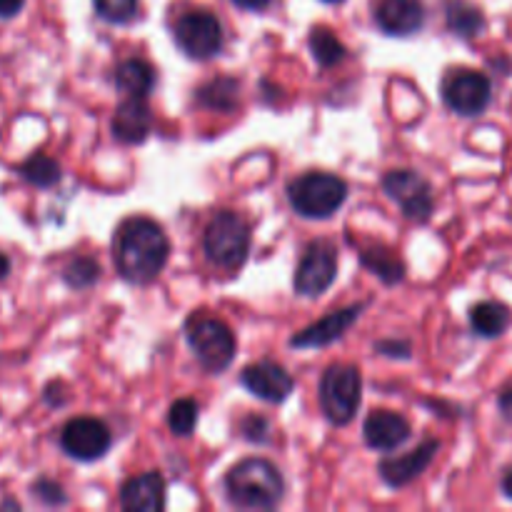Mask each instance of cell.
Returning a JSON list of instances; mask_svg holds the SVG:
<instances>
[{
    "instance_id": "6da1fadb",
    "label": "cell",
    "mask_w": 512,
    "mask_h": 512,
    "mask_svg": "<svg viewBox=\"0 0 512 512\" xmlns=\"http://www.w3.org/2000/svg\"><path fill=\"white\" fill-rule=\"evenodd\" d=\"M170 258L165 230L150 218H128L113 238V263L128 283L148 285L163 273Z\"/></svg>"
},
{
    "instance_id": "7a4b0ae2",
    "label": "cell",
    "mask_w": 512,
    "mask_h": 512,
    "mask_svg": "<svg viewBox=\"0 0 512 512\" xmlns=\"http://www.w3.org/2000/svg\"><path fill=\"white\" fill-rule=\"evenodd\" d=\"M225 495L240 510H273L285 495V480L270 460L245 458L225 475Z\"/></svg>"
},
{
    "instance_id": "3957f363",
    "label": "cell",
    "mask_w": 512,
    "mask_h": 512,
    "mask_svg": "<svg viewBox=\"0 0 512 512\" xmlns=\"http://www.w3.org/2000/svg\"><path fill=\"white\" fill-rule=\"evenodd\" d=\"M348 198V183L340 175L325 173V170H308L290 180L288 200L290 208L300 218L328 220L343 208Z\"/></svg>"
},
{
    "instance_id": "277c9868",
    "label": "cell",
    "mask_w": 512,
    "mask_h": 512,
    "mask_svg": "<svg viewBox=\"0 0 512 512\" xmlns=\"http://www.w3.org/2000/svg\"><path fill=\"white\" fill-rule=\"evenodd\" d=\"M205 258L220 270H238L250 253V225L233 210H220L210 218L203 235Z\"/></svg>"
},
{
    "instance_id": "5b68a950",
    "label": "cell",
    "mask_w": 512,
    "mask_h": 512,
    "mask_svg": "<svg viewBox=\"0 0 512 512\" xmlns=\"http://www.w3.org/2000/svg\"><path fill=\"white\" fill-rule=\"evenodd\" d=\"M185 338H188L190 350L195 353L198 363L208 373H223L235 358L238 340L225 320L213 318V315H195L185 325Z\"/></svg>"
},
{
    "instance_id": "8992f818",
    "label": "cell",
    "mask_w": 512,
    "mask_h": 512,
    "mask_svg": "<svg viewBox=\"0 0 512 512\" xmlns=\"http://www.w3.org/2000/svg\"><path fill=\"white\" fill-rule=\"evenodd\" d=\"M363 400V375L355 365H330L320 378V408L333 425H348Z\"/></svg>"
},
{
    "instance_id": "52a82bcc",
    "label": "cell",
    "mask_w": 512,
    "mask_h": 512,
    "mask_svg": "<svg viewBox=\"0 0 512 512\" xmlns=\"http://www.w3.org/2000/svg\"><path fill=\"white\" fill-rule=\"evenodd\" d=\"M443 103L463 118H478L493 103V80L475 68H455L443 78Z\"/></svg>"
},
{
    "instance_id": "ba28073f",
    "label": "cell",
    "mask_w": 512,
    "mask_h": 512,
    "mask_svg": "<svg viewBox=\"0 0 512 512\" xmlns=\"http://www.w3.org/2000/svg\"><path fill=\"white\" fill-rule=\"evenodd\" d=\"M173 40L193 60H210L223 50V25L210 10H188L175 20Z\"/></svg>"
},
{
    "instance_id": "9c48e42d",
    "label": "cell",
    "mask_w": 512,
    "mask_h": 512,
    "mask_svg": "<svg viewBox=\"0 0 512 512\" xmlns=\"http://www.w3.org/2000/svg\"><path fill=\"white\" fill-rule=\"evenodd\" d=\"M335 275H338V253H335V248L328 240H313L305 248L303 258H300L293 288L303 298H318L335 283Z\"/></svg>"
},
{
    "instance_id": "30bf717a",
    "label": "cell",
    "mask_w": 512,
    "mask_h": 512,
    "mask_svg": "<svg viewBox=\"0 0 512 512\" xmlns=\"http://www.w3.org/2000/svg\"><path fill=\"white\" fill-rule=\"evenodd\" d=\"M383 188L385 193H388V198L400 205L405 218L425 223V220L433 215V185L428 183V178L415 173V170H390L383 178Z\"/></svg>"
},
{
    "instance_id": "8fae6325",
    "label": "cell",
    "mask_w": 512,
    "mask_h": 512,
    "mask_svg": "<svg viewBox=\"0 0 512 512\" xmlns=\"http://www.w3.org/2000/svg\"><path fill=\"white\" fill-rule=\"evenodd\" d=\"M113 445L110 428L98 418H73L60 430V448L80 463L100 460Z\"/></svg>"
},
{
    "instance_id": "7c38bea8",
    "label": "cell",
    "mask_w": 512,
    "mask_h": 512,
    "mask_svg": "<svg viewBox=\"0 0 512 512\" xmlns=\"http://www.w3.org/2000/svg\"><path fill=\"white\" fill-rule=\"evenodd\" d=\"M240 383L250 395L265 400V403H283L295 388V380L290 378L288 370L280 363H273V360H263V363H253L243 368Z\"/></svg>"
},
{
    "instance_id": "4fadbf2b",
    "label": "cell",
    "mask_w": 512,
    "mask_h": 512,
    "mask_svg": "<svg viewBox=\"0 0 512 512\" xmlns=\"http://www.w3.org/2000/svg\"><path fill=\"white\" fill-rule=\"evenodd\" d=\"M375 23L385 35H395V38L415 35L425 25L423 0H378Z\"/></svg>"
},
{
    "instance_id": "5bb4252c",
    "label": "cell",
    "mask_w": 512,
    "mask_h": 512,
    "mask_svg": "<svg viewBox=\"0 0 512 512\" xmlns=\"http://www.w3.org/2000/svg\"><path fill=\"white\" fill-rule=\"evenodd\" d=\"M413 428H410L408 418L393 410H373L363 425V438L370 450L378 453H393L400 445L408 443Z\"/></svg>"
},
{
    "instance_id": "9a60e30c",
    "label": "cell",
    "mask_w": 512,
    "mask_h": 512,
    "mask_svg": "<svg viewBox=\"0 0 512 512\" xmlns=\"http://www.w3.org/2000/svg\"><path fill=\"white\" fill-rule=\"evenodd\" d=\"M363 310H365V303L363 305H348V308L328 313L325 318H320L318 323H313V325H308L305 330H300V333L290 340V345L298 350L325 348V345H330V343H335V340L343 338V335L350 330V325H355V320L360 318V313H363Z\"/></svg>"
},
{
    "instance_id": "2e32d148",
    "label": "cell",
    "mask_w": 512,
    "mask_h": 512,
    "mask_svg": "<svg viewBox=\"0 0 512 512\" xmlns=\"http://www.w3.org/2000/svg\"><path fill=\"white\" fill-rule=\"evenodd\" d=\"M440 450V440H425L423 445H418L410 453L398 455V458H385L380 463V478L390 485V488H405L408 483H413L415 478L425 473L430 468V463L435 460Z\"/></svg>"
},
{
    "instance_id": "e0dca14e",
    "label": "cell",
    "mask_w": 512,
    "mask_h": 512,
    "mask_svg": "<svg viewBox=\"0 0 512 512\" xmlns=\"http://www.w3.org/2000/svg\"><path fill=\"white\" fill-rule=\"evenodd\" d=\"M165 478L155 470L125 480L120 488V508L128 512H160L165 508Z\"/></svg>"
},
{
    "instance_id": "ac0fdd59",
    "label": "cell",
    "mask_w": 512,
    "mask_h": 512,
    "mask_svg": "<svg viewBox=\"0 0 512 512\" xmlns=\"http://www.w3.org/2000/svg\"><path fill=\"white\" fill-rule=\"evenodd\" d=\"M113 138L125 145H138L153 130V113L143 98H128L115 108L113 115Z\"/></svg>"
},
{
    "instance_id": "d6986e66",
    "label": "cell",
    "mask_w": 512,
    "mask_h": 512,
    "mask_svg": "<svg viewBox=\"0 0 512 512\" xmlns=\"http://www.w3.org/2000/svg\"><path fill=\"white\" fill-rule=\"evenodd\" d=\"M115 85L120 93L128 98H148L150 90L155 88V70L148 60L143 58H128L115 68Z\"/></svg>"
},
{
    "instance_id": "ffe728a7",
    "label": "cell",
    "mask_w": 512,
    "mask_h": 512,
    "mask_svg": "<svg viewBox=\"0 0 512 512\" xmlns=\"http://www.w3.org/2000/svg\"><path fill=\"white\" fill-rule=\"evenodd\" d=\"M512 313L508 305L498 303V300H483L470 308V328L478 338L495 340L510 328Z\"/></svg>"
},
{
    "instance_id": "44dd1931",
    "label": "cell",
    "mask_w": 512,
    "mask_h": 512,
    "mask_svg": "<svg viewBox=\"0 0 512 512\" xmlns=\"http://www.w3.org/2000/svg\"><path fill=\"white\" fill-rule=\"evenodd\" d=\"M445 23H448V30L458 38L473 40L478 35H483L485 25V13L470 0H448L445 3Z\"/></svg>"
},
{
    "instance_id": "7402d4cb",
    "label": "cell",
    "mask_w": 512,
    "mask_h": 512,
    "mask_svg": "<svg viewBox=\"0 0 512 512\" xmlns=\"http://www.w3.org/2000/svg\"><path fill=\"white\" fill-rule=\"evenodd\" d=\"M360 263L378 275L385 285H395L405 278V263L395 250L385 248V245H370V248L360 250Z\"/></svg>"
},
{
    "instance_id": "603a6c76",
    "label": "cell",
    "mask_w": 512,
    "mask_h": 512,
    "mask_svg": "<svg viewBox=\"0 0 512 512\" xmlns=\"http://www.w3.org/2000/svg\"><path fill=\"white\" fill-rule=\"evenodd\" d=\"M308 45L315 63H318L320 68H335V65H340L348 58V48H345V45L340 43L338 35L330 28H325V25H315V28L310 30Z\"/></svg>"
},
{
    "instance_id": "cb8c5ba5",
    "label": "cell",
    "mask_w": 512,
    "mask_h": 512,
    "mask_svg": "<svg viewBox=\"0 0 512 512\" xmlns=\"http://www.w3.org/2000/svg\"><path fill=\"white\" fill-rule=\"evenodd\" d=\"M195 98H198V103L203 108L225 110L228 113V110H233L238 105L240 83L235 78H228V75H220V78L208 80L203 88H198Z\"/></svg>"
},
{
    "instance_id": "d4e9b609",
    "label": "cell",
    "mask_w": 512,
    "mask_h": 512,
    "mask_svg": "<svg viewBox=\"0 0 512 512\" xmlns=\"http://www.w3.org/2000/svg\"><path fill=\"white\" fill-rule=\"evenodd\" d=\"M18 175L23 180H28L35 188H53V185L60 183L63 178V170H60V163L55 158L45 153H33L30 158H25L23 163L18 165Z\"/></svg>"
},
{
    "instance_id": "484cf974",
    "label": "cell",
    "mask_w": 512,
    "mask_h": 512,
    "mask_svg": "<svg viewBox=\"0 0 512 512\" xmlns=\"http://www.w3.org/2000/svg\"><path fill=\"white\" fill-rule=\"evenodd\" d=\"M63 280L75 290H85L100 280V265L98 260L88 258V255H78L70 260L63 270Z\"/></svg>"
},
{
    "instance_id": "4316f807",
    "label": "cell",
    "mask_w": 512,
    "mask_h": 512,
    "mask_svg": "<svg viewBox=\"0 0 512 512\" xmlns=\"http://www.w3.org/2000/svg\"><path fill=\"white\" fill-rule=\"evenodd\" d=\"M195 425H198V403L190 398L175 400L168 413L170 433L178 435V438H188L195 430Z\"/></svg>"
},
{
    "instance_id": "83f0119b",
    "label": "cell",
    "mask_w": 512,
    "mask_h": 512,
    "mask_svg": "<svg viewBox=\"0 0 512 512\" xmlns=\"http://www.w3.org/2000/svg\"><path fill=\"white\" fill-rule=\"evenodd\" d=\"M95 10L108 23H128L138 13V0H95Z\"/></svg>"
},
{
    "instance_id": "f1b7e54d",
    "label": "cell",
    "mask_w": 512,
    "mask_h": 512,
    "mask_svg": "<svg viewBox=\"0 0 512 512\" xmlns=\"http://www.w3.org/2000/svg\"><path fill=\"white\" fill-rule=\"evenodd\" d=\"M33 498H38L45 505H63L65 503V490L60 488L55 480L40 478L38 483H33Z\"/></svg>"
},
{
    "instance_id": "f546056e",
    "label": "cell",
    "mask_w": 512,
    "mask_h": 512,
    "mask_svg": "<svg viewBox=\"0 0 512 512\" xmlns=\"http://www.w3.org/2000/svg\"><path fill=\"white\" fill-rule=\"evenodd\" d=\"M243 433L248 440H258V443H263V440L268 438V435H265L268 433V423H265L263 418H250L243 423Z\"/></svg>"
},
{
    "instance_id": "4dcf8cb0",
    "label": "cell",
    "mask_w": 512,
    "mask_h": 512,
    "mask_svg": "<svg viewBox=\"0 0 512 512\" xmlns=\"http://www.w3.org/2000/svg\"><path fill=\"white\" fill-rule=\"evenodd\" d=\"M25 0H0V18L8 20V18H15V15L23 10Z\"/></svg>"
},
{
    "instance_id": "1f68e13d",
    "label": "cell",
    "mask_w": 512,
    "mask_h": 512,
    "mask_svg": "<svg viewBox=\"0 0 512 512\" xmlns=\"http://www.w3.org/2000/svg\"><path fill=\"white\" fill-rule=\"evenodd\" d=\"M498 408L500 413H503V418L512 420V385H508V388L498 395Z\"/></svg>"
},
{
    "instance_id": "d6a6232c",
    "label": "cell",
    "mask_w": 512,
    "mask_h": 512,
    "mask_svg": "<svg viewBox=\"0 0 512 512\" xmlns=\"http://www.w3.org/2000/svg\"><path fill=\"white\" fill-rule=\"evenodd\" d=\"M233 3L238 5V8H243V10H253V13H260V10L268 8L273 0H233Z\"/></svg>"
},
{
    "instance_id": "836d02e7",
    "label": "cell",
    "mask_w": 512,
    "mask_h": 512,
    "mask_svg": "<svg viewBox=\"0 0 512 512\" xmlns=\"http://www.w3.org/2000/svg\"><path fill=\"white\" fill-rule=\"evenodd\" d=\"M500 493H503V498H508L512 503V465L510 468H505L503 475H500Z\"/></svg>"
},
{
    "instance_id": "e575fe53",
    "label": "cell",
    "mask_w": 512,
    "mask_h": 512,
    "mask_svg": "<svg viewBox=\"0 0 512 512\" xmlns=\"http://www.w3.org/2000/svg\"><path fill=\"white\" fill-rule=\"evenodd\" d=\"M395 350H405V353H410V345L408 343H403V345H398V343H378V353L398 355V353H395Z\"/></svg>"
},
{
    "instance_id": "d590c367",
    "label": "cell",
    "mask_w": 512,
    "mask_h": 512,
    "mask_svg": "<svg viewBox=\"0 0 512 512\" xmlns=\"http://www.w3.org/2000/svg\"><path fill=\"white\" fill-rule=\"evenodd\" d=\"M10 268H13V263H10V258L5 253H0V280H5L10 275Z\"/></svg>"
},
{
    "instance_id": "8d00e7d4",
    "label": "cell",
    "mask_w": 512,
    "mask_h": 512,
    "mask_svg": "<svg viewBox=\"0 0 512 512\" xmlns=\"http://www.w3.org/2000/svg\"><path fill=\"white\" fill-rule=\"evenodd\" d=\"M325 3H340V0H325Z\"/></svg>"
}]
</instances>
